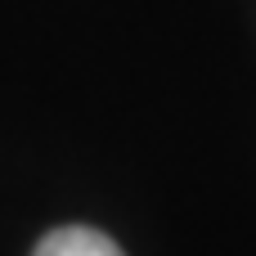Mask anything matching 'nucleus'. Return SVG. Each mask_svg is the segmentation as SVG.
<instances>
[{
  "label": "nucleus",
  "instance_id": "f257e3e1",
  "mask_svg": "<svg viewBox=\"0 0 256 256\" xmlns=\"http://www.w3.org/2000/svg\"><path fill=\"white\" fill-rule=\"evenodd\" d=\"M32 256H126L108 234L99 230H86V225H68V230H54L40 238V248Z\"/></svg>",
  "mask_w": 256,
  "mask_h": 256
}]
</instances>
